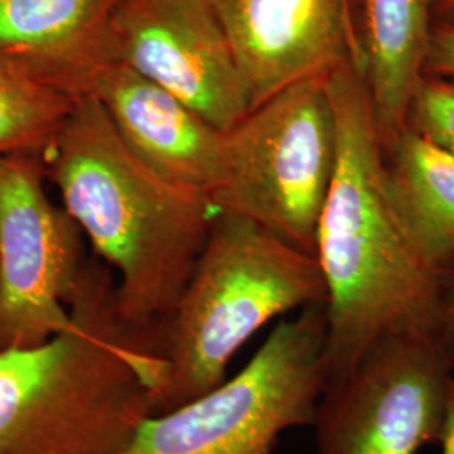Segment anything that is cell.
Segmentation results:
<instances>
[{
    "mask_svg": "<svg viewBox=\"0 0 454 454\" xmlns=\"http://www.w3.org/2000/svg\"><path fill=\"white\" fill-rule=\"evenodd\" d=\"M234 51L251 108L343 66L365 71L354 0H211Z\"/></svg>",
    "mask_w": 454,
    "mask_h": 454,
    "instance_id": "cell-10",
    "label": "cell"
},
{
    "mask_svg": "<svg viewBox=\"0 0 454 454\" xmlns=\"http://www.w3.org/2000/svg\"><path fill=\"white\" fill-rule=\"evenodd\" d=\"M434 4H436V0H434Z\"/></svg>",
    "mask_w": 454,
    "mask_h": 454,
    "instance_id": "cell-21",
    "label": "cell"
},
{
    "mask_svg": "<svg viewBox=\"0 0 454 454\" xmlns=\"http://www.w3.org/2000/svg\"><path fill=\"white\" fill-rule=\"evenodd\" d=\"M108 58L189 105L219 130L251 110V97L211 0H118Z\"/></svg>",
    "mask_w": 454,
    "mask_h": 454,
    "instance_id": "cell-9",
    "label": "cell"
},
{
    "mask_svg": "<svg viewBox=\"0 0 454 454\" xmlns=\"http://www.w3.org/2000/svg\"><path fill=\"white\" fill-rule=\"evenodd\" d=\"M76 93L97 98L125 145L153 172L212 197L226 167V131L121 63L86 71Z\"/></svg>",
    "mask_w": 454,
    "mask_h": 454,
    "instance_id": "cell-11",
    "label": "cell"
},
{
    "mask_svg": "<svg viewBox=\"0 0 454 454\" xmlns=\"http://www.w3.org/2000/svg\"><path fill=\"white\" fill-rule=\"evenodd\" d=\"M118 0H0V52L56 71L76 93L82 74L108 58V24Z\"/></svg>",
    "mask_w": 454,
    "mask_h": 454,
    "instance_id": "cell-14",
    "label": "cell"
},
{
    "mask_svg": "<svg viewBox=\"0 0 454 454\" xmlns=\"http://www.w3.org/2000/svg\"><path fill=\"white\" fill-rule=\"evenodd\" d=\"M318 303H326V288L315 253L243 215L219 212L163 324L165 373L153 394V414L221 386L229 362L264 325Z\"/></svg>",
    "mask_w": 454,
    "mask_h": 454,
    "instance_id": "cell-4",
    "label": "cell"
},
{
    "mask_svg": "<svg viewBox=\"0 0 454 454\" xmlns=\"http://www.w3.org/2000/svg\"><path fill=\"white\" fill-rule=\"evenodd\" d=\"M424 74L454 80V26L434 22Z\"/></svg>",
    "mask_w": 454,
    "mask_h": 454,
    "instance_id": "cell-17",
    "label": "cell"
},
{
    "mask_svg": "<svg viewBox=\"0 0 454 454\" xmlns=\"http://www.w3.org/2000/svg\"><path fill=\"white\" fill-rule=\"evenodd\" d=\"M441 454H454V364L451 379H450V389H448V407H446V424H444V434L441 439Z\"/></svg>",
    "mask_w": 454,
    "mask_h": 454,
    "instance_id": "cell-19",
    "label": "cell"
},
{
    "mask_svg": "<svg viewBox=\"0 0 454 454\" xmlns=\"http://www.w3.org/2000/svg\"><path fill=\"white\" fill-rule=\"evenodd\" d=\"M78 99L69 84L33 58L0 52V155L44 153Z\"/></svg>",
    "mask_w": 454,
    "mask_h": 454,
    "instance_id": "cell-15",
    "label": "cell"
},
{
    "mask_svg": "<svg viewBox=\"0 0 454 454\" xmlns=\"http://www.w3.org/2000/svg\"><path fill=\"white\" fill-rule=\"evenodd\" d=\"M71 325L35 347L0 350V454H114L153 414L162 332L127 324L116 278L88 260Z\"/></svg>",
    "mask_w": 454,
    "mask_h": 454,
    "instance_id": "cell-2",
    "label": "cell"
},
{
    "mask_svg": "<svg viewBox=\"0 0 454 454\" xmlns=\"http://www.w3.org/2000/svg\"><path fill=\"white\" fill-rule=\"evenodd\" d=\"M328 86L339 159L315 236L326 288V382L382 341L441 339L444 285L416 256L390 204L386 145L364 71L343 66Z\"/></svg>",
    "mask_w": 454,
    "mask_h": 454,
    "instance_id": "cell-1",
    "label": "cell"
},
{
    "mask_svg": "<svg viewBox=\"0 0 454 454\" xmlns=\"http://www.w3.org/2000/svg\"><path fill=\"white\" fill-rule=\"evenodd\" d=\"M407 127L454 155V80L424 76Z\"/></svg>",
    "mask_w": 454,
    "mask_h": 454,
    "instance_id": "cell-16",
    "label": "cell"
},
{
    "mask_svg": "<svg viewBox=\"0 0 454 454\" xmlns=\"http://www.w3.org/2000/svg\"><path fill=\"white\" fill-rule=\"evenodd\" d=\"M339 159L328 76L296 82L249 110L226 131L219 212L254 221L315 253V236Z\"/></svg>",
    "mask_w": 454,
    "mask_h": 454,
    "instance_id": "cell-6",
    "label": "cell"
},
{
    "mask_svg": "<svg viewBox=\"0 0 454 454\" xmlns=\"http://www.w3.org/2000/svg\"><path fill=\"white\" fill-rule=\"evenodd\" d=\"M453 364L439 337L382 341L325 384L311 426L317 454H418L441 444Z\"/></svg>",
    "mask_w": 454,
    "mask_h": 454,
    "instance_id": "cell-8",
    "label": "cell"
},
{
    "mask_svg": "<svg viewBox=\"0 0 454 454\" xmlns=\"http://www.w3.org/2000/svg\"><path fill=\"white\" fill-rule=\"evenodd\" d=\"M43 153L0 155V350L35 347L71 325L84 234L46 191Z\"/></svg>",
    "mask_w": 454,
    "mask_h": 454,
    "instance_id": "cell-7",
    "label": "cell"
},
{
    "mask_svg": "<svg viewBox=\"0 0 454 454\" xmlns=\"http://www.w3.org/2000/svg\"><path fill=\"white\" fill-rule=\"evenodd\" d=\"M43 159L63 207L114 273L121 318L162 332L219 214L211 197L153 172L84 93Z\"/></svg>",
    "mask_w": 454,
    "mask_h": 454,
    "instance_id": "cell-3",
    "label": "cell"
},
{
    "mask_svg": "<svg viewBox=\"0 0 454 454\" xmlns=\"http://www.w3.org/2000/svg\"><path fill=\"white\" fill-rule=\"evenodd\" d=\"M433 27L434 0H362L364 76L384 145L407 129Z\"/></svg>",
    "mask_w": 454,
    "mask_h": 454,
    "instance_id": "cell-12",
    "label": "cell"
},
{
    "mask_svg": "<svg viewBox=\"0 0 454 454\" xmlns=\"http://www.w3.org/2000/svg\"><path fill=\"white\" fill-rule=\"evenodd\" d=\"M434 22L454 26V0H436V4H434Z\"/></svg>",
    "mask_w": 454,
    "mask_h": 454,
    "instance_id": "cell-20",
    "label": "cell"
},
{
    "mask_svg": "<svg viewBox=\"0 0 454 454\" xmlns=\"http://www.w3.org/2000/svg\"><path fill=\"white\" fill-rule=\"evenodd\" d=\"M441 340L454 358V275L442 285V320Z\"/></svg>",
    "mask_w": 454,
    "mask_h": 454,
    "instance_id": "cell-18",
    "label": "cell"
},
{
    "mask_svg": "<svg viewBox=\"0 0 454 454\" xmlns=\"http://www.w3.org/2000/svg\"><path fill=\"white\" fill-rule=\"evenodd\" d=\"M325 303L275 325L243 371L215 389L152 414L114 454H273L279 436L313 426L324 394Z\"/></svg>",
    "mask_w": 454,
    "mask_h": 454,
    "instance_id": "cell-5",
    "label": "cell"
},
{
    "mask_svg": "<svg viewBox=\"0 0 454 454\" xmlns=\"http://www.w3.org/2000/svg\"><path fill=\"white\" fill-rule=\"evenodd\" d=\"M390 204L416 256L454 275V155L407 127L386 145Z\"/></svg>",
    "mask_w": 454,
    "mask_h": 454,
    "instance_id": "cell-13",
    "label": "cell"
}]
</instances>
